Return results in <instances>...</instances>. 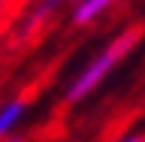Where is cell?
Instances as JSON below:
<instances>
[{
    "label": "cell",
    "mask_w": 145,
    "mask_h": 142,
    "mask_svg": "<svg viewBox=\"0 0 145 142\" xmlns=\"http://www.w3.org/2000/svg\"><path fill=\"white\" fill-rule=\"evenodd\" d=\"M139 39H142V27H139V24L121 30L118 36H112V39H109V43L79 70V76L67 85L63 100H67L70 106H76V103H82V100H88L91 94H94V91H97L100 85H103V82H106L109 76H112V73L127 61V54L136 48Z\"/></svg>",
    "instance_id": "obj_1"
},
{
    "label": "cell",
    "mask_w": 145,
    "mask_h": 142,
    "mask_svg": "<svg viewBox=\"0 0 145 142\" xmlns=\"http://www.w3.org/2000/svg\"><path fill=\"white\" fill-rule=\"evenodd\" d=\"M76 0H36L33 6H30V12L24 15V24H21V39H27V36H33L39 27H45L48 21H52L57 12H61L63 6H72Z\"/></svg>",
    "instance_id": "obj_2"
},
{
    "label": "cell",
    "mask_w": 145,
    "mask_h": 142,
    "mask_svg": "<svg viewBox=\"0 0 145 142\" xmlns=\"http://www.w3.org/2000/svg\"><path fill=\"white\" fill-rule=\"evenodd\" d=\"M118 0H76L70 6V24L72 27H88L94 21H100L103 15L112 12Z\"/></svg>",
    "instance_id": "obj_3"
},
{
    "label": "cell",
    "mask_w": 145,
    "mask_h": 142,
    "mask_svg": "<svg viewBox=\"0 0 145 142\" xmlns=\"http://www.w3.org/2000/svg\"><path fill=\"white\" fill-rule=\"evenodd\" d=\"M24 112H27V100L24 97H12V100H6L0 106V139H6V136L15 133V127L24 118Z\"/></svg>",
    "instance_id": "obj_4"
},
{
    "label": "cell",
    "mask_w": 145,
    "mask_h": 142,
    "mask_svg": "<svg viewBox=\"0 0 145 142\" xmlns=\"http://www.w3.org/2000/svg\"><path fill=\"white\" fill-rule=\"evenodd\" d=\"M118 142H145V133H127V136H121Z\"/></svg>",
    "instance_id": "obj_5"
},
{
    "label": "cell",
    "mask_w": 145,
    "mask_h": 142,
    "mask_svg": "<svg viewBox=\"0 0 145 142\" xmlns=\"http://www.w3.org/2000/svg\"><path fill=\"white\" fill-rule=\"evenodd\" d=\"M0 142H24V136H15V133H12V136H6V139H0Z\"/></svg>",
    "instance_id": "obj_6"
},
{
    "label": "cell",
    "mask_w": 145,
    "mask_h": 142,
    "mask_svg": "<svg viewBox=\"0 0 145 142\" xmlns=\"http://www.w3.org/2000/svg\"><path fill=\"white\" fill-rule=\"evenodd\" d=\"M3 6H6V0H0V9H3Z\"/></svg>",
    "instance_id": "obj_7"
}]
</instances>
